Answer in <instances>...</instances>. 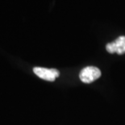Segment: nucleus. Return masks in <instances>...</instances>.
Listing matches in <instances>:
<instances>
[{
    "label": "nucleus",
    "instance_id": "nucleus-2",
    "mask_svg": "<svg viewBox=\"0 0 125 125\" xmlns=\"http://www.w3.org/2000/svg\"><path fill=\"white\" fill-rule=\"evenodd\" d=\"M33 72L39 78L49 82H54L60 75V72L56 69H46L43 67H34Z\"/></svg>",
    "mask_w": 125,
    "mask_h": 125
},
{
    "label": "nucleus",
    "instance_id": "nucleus-1",
    "mask_svg": "<svg viewBox=\"0 0 125 125\" xmlns=\"http://www.w3.org/2000/svg\"><path fill=\"white\" fill-rule=\"evenodd\" d=\"M101 77V70L95 66H86L79 73L80 80L84 83H91Z\"/></svg>",
    "mask_w": 125,
    "mask_h": 125
},
{
    "label": "nucleus",
    "instance_id": "nucleus-3",
    "mask_svg": "<svg viewBox=\"0 0 125 125\" xmlns=\"http://www.w3.org/2000/svg\"><path fill=\"white\" fill-rule=\"evenodd\" d=\"M106 49L109 53L122 55L125 53V36H119L115 41L108 43L106 45Z\"/></svg>",
    "mask_w": 125,
    "mask_h": 125
}]
</instances>
